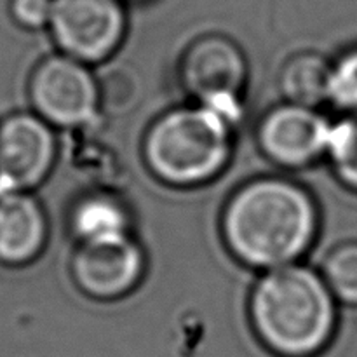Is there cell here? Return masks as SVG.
Segmentation results:
<instances>
[{
  "instance_id": "obj_1",
  "label": "cell",
  "mask_w": 357,
  "mask_h": 357,
  "mask_svg": "<svg viewBox=\"0 0 357 357\" xmlns=\"http://www.w3.org/2000/svg\"><path fill=\"white\" fill-rule=\"evenodd\" d=\"M319 229L312 195L286 178L248 181L230 195L222 215V234L230 253L253 268L293 265L309 251Z\"/></svg>"
},
{
  "instance_id": "obj_2",
  "label": "cell",
  "mask_w": 357,
  "mask_h": 357,
  "mask_svg": "<svg viewBox=\"0 0 357 357\" xmlns=\"http://www.w3.org/2000/svg\"><path fill=\"white\" fill-rule=\"evenodd\" d=\"M251 326L278 357H316L333 340L337 298L323 274L293 264L267 271L250 296Z\"/></svg>"
},
{
  "instance_id": "obj_3",
  "label": "cell",
  "mask_w": 357,
  "mask_h": 357,
  "mask_svg": "<svg viewBox=\"0 0 357 357\" xmlns=\"http://www.w3.org/2000/svg\"><path fill=\"white\" fill-rule=\"evenodd\" d=\"M234 126L236 122L202 103L171 108L146 131V167L157 180L173 187L208 183L229 164Z\"/></svg>"
},
{
  "instance_id": "obj_4",
  "label": "cell",
  "mask_w": 357,
  "mask_h": 357,
  "mask_svg": "<svg viewBox=\"0 0 357 357\" xmlns=\"http://www.w3.org/2000/svg\"><path fill=\"white\" fill-rule=\"evenodd\" d=\"M33 114L52 128L91 126L101 108L100 80L87 63L70 56H49L38 63L28 84Z\"/></svg>"
},
{
  "instance_id": "obj_5",
  "label": "cell",
  "mask_w": 357,
  "mask_h": 357,
  "mask_svg": "<svg viewBox=\"0 0 357 357\" xmlns=\"http://www.w3.org/2000/svg\"><path fill=\"white\" fill-rule=\"evenodd\" d=\"M180 79L195 103L215 108L234 122L241 117L248 63L234 40L222 35H206L192 42L181 59Z\"/></svg>"
},
{
  "instance_id": "obj_6",
  "label": "cell",
  "mask_w": 357,
  "mask_h": 357,
  "mask_svg": "<svg viewBox=\"0 0 357 357\" xmlns=\"http://www.w3.org/2000/svg\"><path fill=\"white\" fill-rule=\"evenodd\" d=\"M126 0H54L49 31L61 54L82 63L110 58L126 37Z\"/></svg>"
},
{
  "instance_id": "obj_7",
  "label": "cell",
  "mask_w": 357,
  "mask_h": 357,
  "mask_svg": "<svg viewBox=\"0 0 357 357\" xmlns=\"http://www.w3.org/2000/svg\"><path fill=\"white\" fill-rule=\"evenodd\" d=\"M56 160L52 126L37 114H13L0 122V194L30 192Z\"/></svg>"
},
{
  "instance_id": "obj_8",
  "label": "cell",
  "mask_w": 357,
  "mask_h": 357,
  "mask_svg": "<svg viewBox=\"0 0 357 357\" xmlns=\"http://www.w3.org/2000/svg\"><path fill=\"white\" fill-rule=\"evenodd\" d=\"M330 131L331 122L317 108L286 101L264 115L257 138L272 162L298 169L326 155Z\"/></svg>"
},
{
  "instance_id": "obj_9",
  "label": "cell",
  "mask_w": 357,
  "mask_h": 357,
  "mask_svg": "<svg viewBox=\"0 0 357 357\" xmlns=\"http://www.w3.org/2000/svg\"><path fill=\"white\" fill-rule=\"evenodd\" d=\"M72 278L84 295L117 300L142 281L146 258L132 236L103 243L79 244L72 258Z\"/></svg>"
},
{
  "instance_id": "obj_10",
  "label": "cell",
  "mask_w": 357,
  "mask_h": 357,
  "mask_svg": "<svg viewBox=\"0 0 357 357\" xmlns=\"http://www.w3.org/2000/svg\"><path fill=\"white\" fill-rule=\"evenodd\" d=\"M49 227L44 208L30 192L0 194V261L10 267L40 255Z\"/></svg>"
},
{
  "instance_id": "obj_11",
  "label": "cell",
  "mask_w": 357,
  "mask_h": 357,
  "mask_svg": "<svg viewBox=\"0 0 357 357\" xmlns=\"http://www.w3.org/2000/svg\"><path fill=\"white\" fill-rule=\"evenodd\" d=\"M68 225L79 244L103 243L131 236V215L119 195L98 190L80 195L68 213Z\"/></svg>"
},
{
  "instance_id": "obj_12",
  "label": "cell",
  "mask_w": 357,
  "mask_h": 357,
  "mask_svg": "<svg viewBox=\"0 0 357 357\" xmlns=\"http://www.w3.org/2000/svg\"><path fill=\"white\" fill-rule=\"evenodd\" d=\"M330 63L319 54L303 52L284 65L281 72V91L288 103L316 108L328 101Z\"/></svg>"
},
{
  "instance_id": "obj_13",
  "label": "cell",
  "mask_w": 357,
  "mask_h": 357,
  "mask_svg": "<svg viewBox=\"0 0 357 357\" xmlns=\"http://www.w3.org/2000/svg\"><path fill=\"white\" fill-rule=\"evenodd\" d=\"M326 157L338 180L357 192V112L331 122Z\"/></svg>"
},
{
  "instance_id": "obj_14",
  "label": "cell",
  "mask_w": 357,
  "mask_h": 357,
  "mask_svg": "<svg viewBox=\"0 0 357 357\" xmlns=\"http://www.w3.org/2000/svg\"><path fill=\"white\" fill-rule=\"evenodd\" d=\"M323 278L337 302L357 305V243H344L330 251Z\"/></svg>"
},
{
  "instance_id": "obj_15",
  "label": "cell",
  "mask_w": 357,
  "mask_h": 357,
  "mask_svg": "<svg viewBox=\"0 0 357 357\" xmlns=\"http://www.w3.org/2000/svg\"><path fill=\"white\" fill-rule=\"evenodd\" d=\"M328 101L344 114L357 112V47L330 63Z\"/></svg>"
},
{
  "instance_id": "obj_16",
  "label": "cell",
  "mask_w": 357,
  "mask_h": 357,
  "mask_svg": "<svg viewBox=\"0 0 357 357\" xmlns=\"http://www.w3.org/2000/svg\"><path fill=\"white\" fill-rule=\"evenodd\" d=\"M52 6L54 0H13L10 14L21 28L40 30L49 26Z\"/></svg>"
},
{
  "instance_id": "obj_17",
  "label": "cell",
  "mask_w": 357,
  "mask_h": 357,
  "mask_svg": "<svg viewBox=\"0 0 357 357\" xmlns=\"http://www.w3.org/2000/svg\"><path fill=\"white\" fill-rule=\"evenodd\" d=\"M132 2H146V0H132Z\"/></svg>"
}]
</instances>
